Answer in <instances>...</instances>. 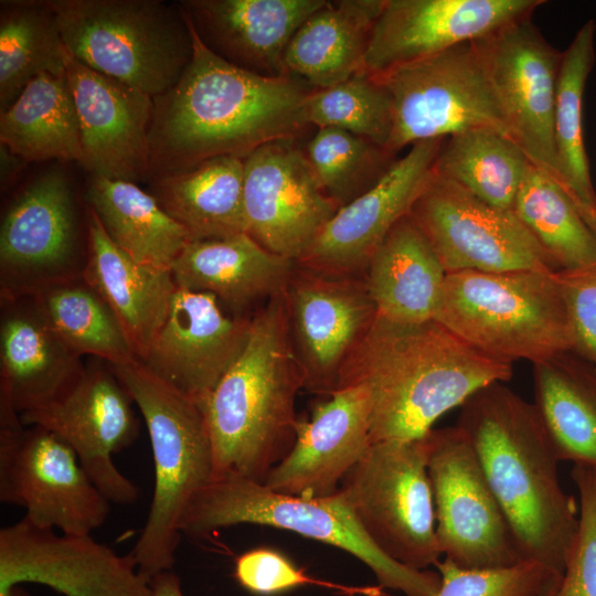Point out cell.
I'll return each mask as SVG.
<instances>
[{
    "instance_id": "cell-1",
    "label": "cell",
    "mask_w": 596,
    "mask_h": 596,
    "mask_svg": "<svg viewBox=\"0 0 596 596\" xmlns=\"http://www.w3.org/2000/svg\"><path fill=\"white\" fill-rule=\"evenodd\" d=\"M181 11L192 56L177 83L152 98L148 180L215 157L245 158L268 142L297 140L310 127L305 104L312 88L292 75L265 76L227 62L202 42Z\"/></svg>"
},
{
    "instance_id": "cell-2",
    "label": "cell",
    "mask_w": 596,
    "mask_h": 596,
    "mask_svg": "<svg viewBox=\"0 0 596 596\" xmlns=\"http://www.w3.org/2000/svg\"><path fill=\"white\" fill-rule=\"evenodd\" d=\"M511 376L512 363L475 349L436 320L398 323L377 316L338 390L369 391L373 444L425 437L445 413Z\"/></svg>"
},
{
    "instance_id": "cell-3",
    "label": "cell",
    "mask_w": 596,
    "mask_h": 596,
    "mask_svg": "<svg viewBox=\"0 0 596 596\" xmlns=\"http://www.w3.org/2000/svg\"><path fill=\"white\" fill-rule=\"evenodd\" d=\"M503 383L473 393L456 426L468 437L523 561L563 575L579 510L562 488L560 459L534 404Z\"/></svg>"
},
{
    "instance_id": "cell-4",
    "label": "cell",
    "mask_w": 596,
    "mask_h": 596,
    "mask_svg": "<svg viewBox=\"0 0 596 596\" xmlns=\"http://www.w3.org/2000/svg\"><path fill=\"white\" fill-rule=\"evenodd\" d=\"M301 389L281 292L255 311L243 352L201 405L214 479L266 480L295 444Z\"/></svg>"
},
{
    "instance_id": "cell-5",
    "label": "cell",
    "mask_w": 596,
    "mask_h": 596,
    "mask_svg": "<svg viewBox=\"0 0 596 596\" xmlns=\"http://www.w3.org/2000/svg\"><path fill=\"white\" fill-rule=\"evenodd\" d=\"M146 423L155 487L143 529L131 551L152 578L171 571L180 522L193 498L214 479L213 451L201 406L150 372L138 359L109 364Z\"/></svg>"
},
{
    "instance_id": "cell-6",
    "label": "cell",
    "mask_w": 596,
    "mask_h": 596,
    "mask_svg": "<svg viewBox=\"0 0 596 596\" xmlns=\"http://www.w3.org/2000/svg\"><path fill=\"white\" fill-rule=\"evenodd\" d=\"M555 272L449 273L434 320L475 349L510 363L533 364L573 350Z\"/></svg>"
},
{
    "instance_id": "cell-7",
    "label": "cell",
    "mask_w": 596,
    "mask_h": 596,
    "mask_svg": "<svg viewBox=\"0 0 596 596\" xmlns=\"http://www.w3.org/2000/svg\"><path fill=\"white\" fill-rule=\"evenodd\" d=\"M237 524L288 530L336 546L364 563L380 587L405 596H435L440 586L438 572L409 568L383 553L364 532L340 489L327 497H302L279 493L243 478H217L190 502L180 531L199 539Z\"/></svg>"
},
{
    "instance_id": "cell-8",
    "label": "cell",
    "mask_w": 596,
    "mask_h": 596,
    "mask_svg": "<svg viewBox=\"0 0 596 596\" xmlns=\"http://www.w3.org/2000/svg\"><path fill=\"white\" fill-rule=\"evenodd\" d=\"M67 52L85 66L152 98L169 89L192 56L178 4L160 0H45Z\"/></svg>"
},
{
    "instance_id": "cell-9",
    "label": "cell",
    "mask_w": 596,
    "mask_h": 596,
    "mask_svg": "<svg viewBox=\"0 0 596 596\" xmlns=\"http://www.w3.org/2000/svg\"><path fill=\"white\" fill-rule=\"evenodd\" d=\"M426 436L371 444L340 485L373 543L392 560L418 571L435 566L441 555Z\"/></svg>"
},
{
    "instance_id": "cell-10",
    "label": "cell",
    "mask_w": 596,
    "mask_h": 596,
    "mask_svg": "<svg viewBox=\"0 0 596 596\" xmlns=\"http://www.w3.org/2000/svg\"><path fill=\"white\" fill-rule=\"evenodd\" d=\"M374 76L392 98L386 151L393 157L416 142L472 129H492L509 138L472 41Z\"/></svg>"
},
{
    "instance_id": "cell-11",
    "label": "cell",
    "mask_w": 596,
    "mask_h": 596,
    "mask_svg": "<svg viewBox=\"0 0 596 596\" xmlns=\"http://www.w3.org/2000/svg\"><path fill=\"white\" fill-rule=\"evenodd\" d=\"M426 437L440 554L464 568H500L523 562L466 434L453 426L432 429Z\"/></svg>"
},
{
    "instance_id": "cell-12",
    "label": "cell",
    "mask_w": 596,
    "mask_h": 596,
    "mask_svg": "<svg viewBox=\"0 0 596 596\" xmlns=\"http://www.w3.org/2000/svg\"><path fill=\"white\" fill-rule=\"evenodd\" d=\"M0 501L24 508V517L40 528L71 535L102 526L111 503L70 445L21 421L0 424Z\"/></svg>"
},
{
    "instance_id": "cell-13",
    "label": "cell",
    "mask_w": 596,
    "mask_h": 596,
    "mask_svg": "<svg viewBox=\"0 0 596 596\" xmlns=\"http://www.w3.org/2000/svg\"><path fill=\"white\" fill-rule=\"evenodd\" d=\"M446 273L558 270L511 210L432 177L409 212Z\"/></svg>"
},
{
    "instance_id": "cell-14",
    "label": "cell",
    "mask_w": 596,
    "mask_h": 596,
    "mask_svg": "<svg viewBox=\"0 0 596 596\" xmlns=\"http://www.w3.org/2000/svg\"><path fill=\"white\" fill-rule=\"evenodd\" d=\"M472 44L509 138L533 166L561 187L554 147V110L563 52L543 36L531 19L501 26L473 40Z\"/></svg>"
},
{
    "instance_id": "cell-15",
    "label": "cell",
    "mask_w": 596,
    "mask_h": 596,
    "mask_svg": "<svg viewBox=\"0 0 596 596\" xmlns=\"http://www.w3.org/2000/svg\"><path fill=\"white\" fill-rule=\"evenodd\" d=\"M134 401L107 362L85 364L78 380L61 397L20 414L23 425L42 426L63 439L82 467L115 504L135 503L139 487L116 466L113 456L139 435Z\"/></svg>"
},
{
    "instance_id": "cell-16",
    "label": "cell",
    "mask_w": 596,
    "mask_h": 596,
    "mask_svg": "<svg viewBox=\"0 0 596 596\" xmlns=\"http://www.w3.org/2000/svg\"><path fill=\"white\" fill-rule=\"evenodd\" d=\"M86 260L66 177L60 171L41 174L17 195L2 217L0 296H30L82 276Z\"/></svg>"
},
{
    "instance_id": "cell-17",
    "label": "cell",
    "mask_w": 596,
    "mask_h": 596,
    "mask_svg": "<svg viewBox=\"0 0 596 596\" xmlns=\"http://www.w3.org/2000/svg\"><path fill=\"white\" fill-rule=\"evenodd\" d=\"M284 296L304 389L330 396L377 317L364 278L323 275L296 264Z\"/></svg>"
},
{
    "instance_id": "cell-18",
    "label": "cell",
    "mask_w": 596,
    "mask_h": 596,
    "mask_svg": "<svg viewBox=\"0 0 596 596\" xmlns=\"http://www.w3.org/2000/svg\"><path fill=\"white\" fill-rule=\"evenodd\" d=\"M40 584L64 596H151L132 553L88 535L57 534L25 517L0 530V589Z\"/></svg>"
},
{
    "instance_id": "cell-19",
    "label": "cell",
    "mask_w": 596,
    "mask_h": 596,
    "mask_svg": "<svg viewBox=\"0 0 596 596\" xmlns=\"http://www.w3.org/2000/svg\"><path fill=\"white\" fill-rule=\"evenodd\" d=\"M339 209L297 140L268 142L244 158L245 233L267 251L298 262Z\"/></svg>"
},
{
    "instance_id": "cell-20",
    "label": "cell",
    "mask_w": 596,
    "mask_h": 596,
    "mask_svg": "<svg viewBox=\"0 0 596 596\" xmlns=\"http://www.w3.org/2000/svg\"><path fill=\"white\" fill-rule=\"evenodd\" d=\"M445 140L412 145L373 187L337 211L296 264L323 275L364 278L376 248L429 181Z\"/></svg>"
},
{
    "instance_id": "cell-21",
    "label": "cell",
    "mask_w": 596,
    "mask_h": 596,
    "mask_svg": "<svg viewBox=\"0 0 596 596\" xmlns=\"http://www.w3.org/2000/svg\"><path fill=\"white\" fill-rule=\"evenodd\" d=\"M544 0H384L364 71L384 74L531 19Z\"/></svg>"
},
{
    "instance_id": "cell-22",
    "label": "cell",
    "mask_w": 596,
    "mask_h": 596,
    "mask_svg": "<svg viewBox=\"0 0 596 596\" xmlns=\"http://www.w3.org/2000/svg\"><path fill=\"white\" fill-rule=\"evenodd\" d=\"M252 317L226 315L211 294L177 288L164 323L139 361L201 406L243 352Z\"/></svg>"
},
{
    "instance_id": "cell-23",
    "label": "cell",
    "mask_w": 596,
    "mask_h": 596,
    "mask_svg": "<svg viewBox=\"0 0 596 596\" xmlns=\"http://www.w3.org/2000/svg\"><path fill=\"white\" fill-rule=\"evenodd\" d=\"M65 71L81 130L79 164L91 175L148 180L152 97L85 66L67 51Z\"/></svg>"
},
{
    "instance_id": "cell-24",
    "label": "cell",
    "mask_w": 596,
    "mask_h": 596,
    "mask_svg": "<svg viewBox=\"0 0 596 596\" xmlns=\"http://www.w3.org/2000/svg\"><path fill=\"white\" fill-rule=\"evenodd\" d=\"M298 418L296 440L263 482L279 493L327 497L372 444L371 400L366 387L340 389Z\"/></svg>"
},
{
    "instance_id": "cell-25",
    "label": "cell",
    "mask_w": 596,
    "mask_h": 596,
    "mask_svg": "<svg viewBox=\"0 0 596 596\" xmlns=\"http://www.w3.org/2000/svg\"><path fill=\"white\" fill-rule=\"evenodd\" d=\"M0 415L14 416L61 397L85 369L31 296H0Z\"/></svg>"
},
{
    "instance_id": "cell-26",
    "label": "cell",
    "mask_w": 596,
    "mask_h": 596,
    "mask_svg": "<svg viewBox=\"0 0 596 596\" xmlns=\"http://www.w3.org/2000/svg\"><path fill=\"white\" fill-rule=\"evenodd\" d=\"M327 0H184L202 42L244 70L265 75L288 74L284 56L301 24Z\"/></svg>"
},
{
    "instance_id": "cell-27",
    "label": "cell",
    "mask_w": 596,
    "mask_h": 596,
    "mask_svg": "<svg viewBox=\"0 0 596 596\" xmlns=\"http://www.w3.org/2000/svg\"><path fill=\"white\" fill-rule=\"evenodd\" d=\"M296 262L276 255L248 234L191 241L171 267L177 288L207 292L236 317H252L284 292Z\"/></svg>"
},
{
    "instance_id": "cell-28",
    "label": "cell",
    "mask_w": 596,
    "mask_h": 596,
    "mask_svg": "<svg viewBox=\"0 0 596 596\" xmlns=\"http://www.w3.org/2000/svg\"><path fill=\"white\" fill-rule=\"evenodd\" d=\"M85 279L109 306L136 356L143 360L168 316L177 286L170 270L137 263L107 235L88 206Z\"/></svg>"
},
{
    "instance_id": "cell-29",
    "label": "cell",
    "mask_w": 596,
    "mask_h": 596,
    "mask_svg": "<svg viewBox=\"0 0 596 596\" xmlns=\"http://www.w3.org/2000/svg\"><path fill=\"white\" fill-rule=\"evenodd\" d=\"M446 275L427 238L407 214L372 255L364 281L379 317L418 323L434 320Z\"/></svg>"
},
{
    "instance_id": "cell-30",
    "label": "cell",
    "mask_w": 596,
    "mask_h": 596,
    "mask_svg": "<svg viewBox=\"0 0 596 596\" xmlns=\"http://www.w3.org/2000/svg\"><path fill=\"white\" fill-rule=\"evenodd\" d=\"M384 0H327L297 30L284 56L288 74L312 89L364 71L373 28Z\"/></svg>"
},
{
    "instance_id": "cell-31",
    "label": "cell",
    "mask_w": 596,
    "mask_h": 596,
    "mask_svg": "<svg viewBox=\"0 0 596 596\" xmlns=\"http://www.w3.org/2000/svg\"><path fill=\"white\" fill-rule=\"evenodd\" d=\"M532 365L533 404L560 461L596 470V365L573 350Z\"/></svg>"
},
{
    "instance_id": "cell-32",
    "label": "cell",
    "mask_w": 596,
    "mask_h": 596,
    "mask_svg": "<svg viewBox=\"0 0 596 596\" xmlns=\"http://www.w3.org/2000/svg\"><path fill=\"white\" fill-rule=\"evenodd\" d=\"M150 181L149 192L191 241L245 233L244 158L215 157Z\"/></svg>"
},
{
    "instance_id": "cell-33",
    "label": "cell",
    "mask_w": 596,
    "mask_h": 596,
    "mask_svg": "<svg viewBox=\"0 0 596 596\" xmlns=\"http://www.w3.org/2000/svg\"><path fill=\"white\" fill-rule=\"evenodd\" d=\"M86 198L109 238L139 264L171 272L191 242L187 230L135 182L91 175Z\"/></svg>"
},
{
    "instance_id": "cell-34",
    "label": "cell",
    "mask_w": 596,
    "mask_h": 596,
    "mask_svg": "<svg viewBox=\"0 0 596 596\" xmlns=\"http://www.w3.org/2000/svg\"><path fill=\"white\" fill-rule=\"evenodd\" d=\"M0 141L25 162H82L78 116L66 71L39 75L0 113Z\"/></svg>"
},
{
    "instance_id": "cell-35",
    "label": "cell",
    "mask_w": 596,
    "mask_h": 596,
    "mask_svg": "<svg viewBox=\"0 0 596 596\" xmlns=\"http://www.w3.org/2000/svg\"><path fill=\"white\" fill-rule=\"evenodd\" d=\"M596 22L587 20L563 51L554 110V147L561 187L596 234V192L584 141L583 104L595 62Z\"/></svg>"
},
{
    "instance_id": "cell-36",
    "label": "cell",
    "mask_w": 596,
    "mask_h": 596,
    "mask_svg": "<svg viewBox=\"0 0 596 596\" xmlns=\"http://www.w3.org/2000/svg\"><path fill=\"white\" fill-rule=\"evenodd\" d=\"M30 296L55 333L81 358L88 355L108 364L137 359L114 312L83 275Z\"/></svg>"
},
{
    "instance_id": "cell-37",
    "label": "cell",
    "mask_w": 596,
    "mask_h": 596,
    "mask_svg": "<svg viewBox=\"0 0 596 596\" xmlns=\"http://www.w3.org/2000/svg\"><path fill=\"white\" fill-rule=\"evenodd\" d=\"M529 163L510 138L482 128L446 138L432 172L493 206L512 211Z\"/></svg>"
},
{
    "instance_id": "cell-38",
    "label": "cell",
    "mask_w": 596,
    "mask_h": 596,
    "mask_svg": "<svg viewBox=\"0 0 596 596\" xmlns=\"http://www.w3.org/2000/svg\"><path fill=\"white\" fill-rule=\"evenodd\" d=\"M66 47L45 0L1 1L0 113L43 73H65Z\"/></svg>"
},
{
    "instance_id": "cell-39",
    "label": "cell",
    "mask_w": 596,
    "mask_h": 596,
    "mask_svg": "<svg viewBox=\"0 0 596 596\" xmlns=\"http://www.w3.org/2000/svg\"><path fill=\"white\" fill-rule=\"evenodd\" d=\"M512 212L561 269L596 259V234L562 188L529 163Z\"/></svg>"
},
{
    "instance_id": "cell-40",
    "label": "cell",
    "mask_w": 596,
    "mask_h": 596,
    "mask_svg": "<svg viewBox=\"0 0 596 596\" xmlns=\"http://www.w3.org/2000/svg\"><path fill=\"white\" fill-rule=\"evenodd\" d=\"M302 151L320 188L340 207L373 187L395 160L374 142L332 127L316 128Z\"/></svg>"
},
{
    "instance_id": "cell-41",
    "label": "cell",
    "mask_w": 596,
    "mask_h": 596,
    "mask_svg": "<svg viewBox=\"0 0 596 596\" xmlns=\"http://www.w3.org/2000/svg\"><path fill=\"white\" fill-rule=\"evenodd\" d=\"M310 127L339 128L384 148L393 129L392 98L374 75L360 72L321 89H312L305 104Z\"/></svg>"
},
{
    "instance_id": "cell-42",
    "label": "cell",
    "mask_w": 596,
    "mask_h": 596,
    "mask_svg": "<svg viewBox=\"0 0 596 596\" xmlns=\"http://www.w3.org/2000/svg\"><path fill=\"white\" fill-rule=\"evenodd\" d=\"M435 567L440 575L435 596H540L563 576L531 561L500 568H464L444 558Z\"/></svg>"
},
{
    "instance_id": "cell-43",
    "label": "cell",
    "mask_w": 596,
    "mask_h": 596,
    "mask_svg": "<svg viewBox=\"0 0 596 596\" xmlns=\"http://www.w3.org/2000/svg\"><path fill=\"white\" fill-rule=\"evenodd\" d=\"M234 578L256 596L280 595L302 586H319L347 596H381L382 587L349 586L310 576L281 552L256 547L235 558Z\"/></svg>"
},
{
    "instance_id": "cell-44",
    "label": "cell",
    "mask_w": 596,
    "mask_h": 596,
    "mask_svg": "<svg viewBox=\"0 0 596 596\" xmlns=\"http://www.w3.org/2000/svg\"><path fill=\"white\" fill-rule=\"evenodd\" d=\"M579 499L578 531L555 596H596V470L574 465Z\"/></svg>"
},
{
    "instance_id": "cell-45",
    "label": "cell",
    "mask_w": 596,
    "mask_h": 596,
    "mask_svg": "<svg viewBox=\"0 0 596 596\" xmlns=\"http://www.w3.org/2000/svg\"><path fill=\"white\" fill-rule=\"evenodd\" d=\"M555 275L573 329V351L596 365V259Z\"/></svg>"
},
{
    "instance_id": "cell-46",
    "label": "cell",
    "mask_w": 596,
    "mask_h": 596,
    "mask_svg": "<svg viewBox=\"0 0 596 596\" xmlns=\"http://www.w3.org/2000/svg\"><path fill=\"white\" fill-rule=\"evenodd\" d=\"M151 596H184L179 576L171 571H163L151 578Z\"/></svg>"
},
{
    "instance_id": "cell-47",
    "label": "cell",
    "mask_w": 596,
    "mask_h": 596,
    "mask_svg": "<svg viewBox=\"0 0 596 596\" xmlns=\"http://www.w3.org/2000/svg\"><path fill=\"white\" fill-rule=\"evenodd\" d=\"M1 184L2 189L12 182V178L17 174L21 163H25L23 159L12 153L8 147L1 145Z\"/></svg>"
},
{
    "instance_id": "cell-48",
    "label": "cell",
    "mask_w": 596,
    "mask_h": 596,
    "mask_svg": "<svg viewBox=\"0 0 596 596\" xmlns=\"http://www.w3.org/2000/svg\"><path fill=\"white\" fill-rule=\"evenodd\" d=\"M0 596H30L21 585H15L0 589Z\"/></svg>"
},
{
    "instance_id": "cell-49",
    "label": "cell",
    "mask_w": 596,
    "mask_h": 596,
    "mask_svg": "<svg viewBox=\"0 0 596 596\" xmlns=\"http://www.w3.org/2000/svg\"><path fill=\"white\" fill-rule=\"evenodd\" d=\"M561 581L562 578L555 581L554 583H552L550 586H547L544 592L540 595V596H555L557 589H558V586L561 584Z\"/></svg>"
}]
</instances>
